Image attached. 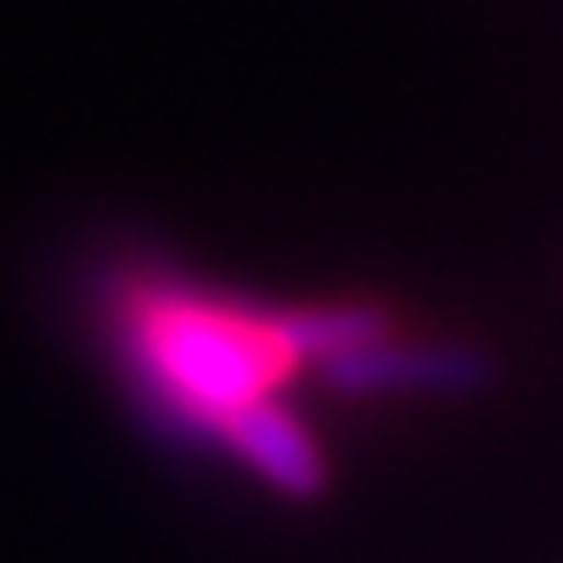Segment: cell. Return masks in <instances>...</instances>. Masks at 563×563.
<instances>
[{"mask_svg": "<svg viewBox=\"0 0 563 563\" xmlns=\"http://www.w3.org/2000/svg\"><path fill=\"white\" fill-rule=\"evenodd\" d=\"M121 329L143 388L176 427L202 438H219L235 410L274 399L301 367H312L301 312H257L181 285H132Z\"/></svg>", "mask_w": 563, "mask_h": 563, "instance_id": "obj_1", "label": "cell"}, {"mask_svg": "<svg viewBox=\"0 0 563 563\" xmlns=\"http://www.w3.org/2000/svg\"><path fill=\"white\" fill-rule=\"evenodd\" d=\"M329 388L340 394H410V388H476L487 383V356L476 345H449V340H373L356 345L334 362L318 367Z\"/></svg>", "mask_w": 563, "mask_h": 563, "instance_id": "obj_2", "label": "cell"}, {"mask_svg": "<svg viewBox=\"0 0 563 563\" xmlns=\"http://www.w3.org/2000/svg\"><path fill=\"white\" fill-rule=\"evenodd\" d=\"M219 438L252 476H263L285 498H318L329 487V460H323L312 427L290 405H279V394L235 410L219 427Z\"/></svg>", "mask_w": 563, "mask_h": 563, "instance_id": "obj_3", "label": "cell"}]
</instances>
